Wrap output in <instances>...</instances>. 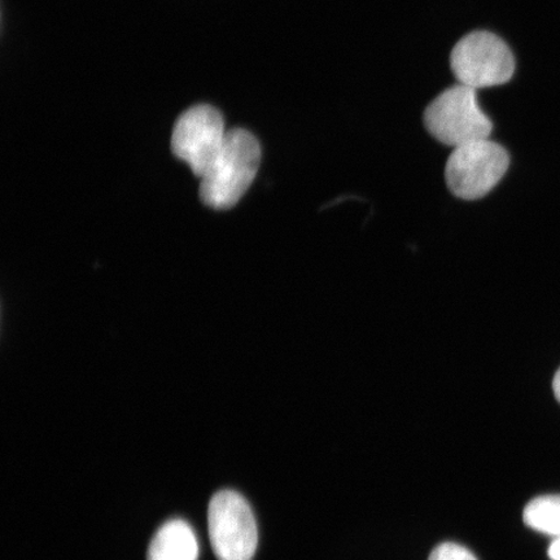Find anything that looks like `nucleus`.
<instances>
[{"label": "nucleus", "instance_id": "1", "mask_svg": "<svg viewBox=\"0 0 560 560\" xmlns=\"http://www.w3.org/2000/svg\"><path fill=\"white\" fill-rule=\"evenodd\" d=\"M260 163L256 137L244 129L229 130L219 158L200 179L201 201L220 210L235 207L254 184Z\"/></svg>", "mask_w": 560, "mask_h": 560}, {"label": "nucleus", "instance_id": "2", "mask_svg": "<svg viewBox=\"0 0 560 560\" xmlns=\"http://www.w3.org/2000/svg\"><path fill=\"white\" fill-rule=\"evenodd\" d=\"M424 125L433 138L453 149L487 139L493 130L476 100V90L460 83L431 102L424 112Z\"/></svg>", "mask_w": 560, "mask_h": 560}, {"label": "nucleus", "instance_id": "3", "mask_svg": "<svg viewBox=\"0 0 560 560\" xmlns=\"http://www.w3.org/2000/svg\"><path fill=\"white\" fill-rule=\"evenodd\" d=\"M510 156L492 140L480 139L457 147L445 166V180L451 192L462 200L485 198L505 177Z\"/></svg>", "mask_w": 560, "mask_h": 560}, {"label": "nucleus", "instance_id": "4", "mask_svg": "<svg viewBox=\"0 0 560 560\" xmlns=\"http://www.w3.org/2000/svg\"><path fill=\"white\" fill-rule=\"evenodd\" d=\"M451 67L460 85L479 90L503 85L513 79L515 59L499 35L472 32L454 46Z\"/></svg>", "mask_w": 560, "mask_h": 560}, {"label": "nucleus", "instance_id": "5", "mask_svg": "<svg viewBox=\"0 0 560 560\" xmlns=\"http://www.w3.org/2000/svg\"><path fill=\"white\" fill-rule=\"evenodd\" d=\"M210 542L219 560H252L258 542L257 524L248 502L234 490H221L209 503Z\"/></svg>", "mask_w": 560, "mask_h": 560}, {"label": "nucleus", "instance_id": "6", "mask_svg": "<svg viewBox=\"0 0 560 560\" xmlns=\"http://www.w3.org/2000/svg\"><path fill=\"white\" fill-rule=\"evenodd\" d=\"M228 131L219 109L208 104L195 105L184 112L174 125V156L185 161L196 177L201 179L219 158Z\"/></svg>", "mask_w": 560, "mask_h": 560}, {"label": "nucleus", "instance_id": "7", "mask_svg": "<svg viewBox=\"0 0 560 560\" xmlns=\"http://www.w3.org/2000/svg\"><path fill=\"white\" fill-rule=\"evenodd\" d=\"M199 545L192 528L175 520L163 525L152 538L147 560H198Z\"/></svg>", "mask_w": 560, "mask_h": 560}, {"label": "nucleus", "instance_id": "8", "mask_svg": "<svg viewBox=\"0 0 560 560\" xmlns=\"http://www.w3.org/2000/svg\"><path fill=\"white\" fill-rule=\"evenodd\" d=\"M524 523L544 535L560 536V495H541L524 509Z\"/></svg>", "mask_w": 560, "mask_h": 560}, {"label": "nucleus", "instance_id": "9", "mask_svg": "<svg viewBox=\"0 0 560 560\" xmlns=\"http://www.w3.org/2000/svg\"><path fill=\"white\" fill-rule=\"evenodd\" d=\"M429 560H478L472 552L454 542H445L432 551Z\"/></svg>", "mask_w": 560, "mask_h": 560}, {"label": "nucleus", "instance_id": "10", "mask_svg": "<svg viewBox=\"0 0 560 560\" xmlns=\"http://www.w3.org/2000/svg\"><path fill=\"white\" fill-rule=\"evenodd\" d=\"M549 557L551 560H560V536L551 542L549 548Z\"/></svg>", "mask_w": 560, "mask_h": 560}, {"label": "nucleus", "instance_id": "11", "mask_svg": "<svg viewBox=\"0 0 560 560\" xmlns=\"http://www.w3.org/2000/svg\"><path fill=\"white\" fill-rule=\"evenodd\" d=\"M552 388H555V394L560 402V369L555 377V383H552Z\"/></svg>", "mask_w": 560, "mask_h": 560}]
</instances>
